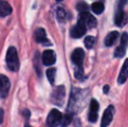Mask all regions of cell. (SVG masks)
Returning <instances> with one entry per match:
<instances>
[{
  "label": "cell",
  "instance_id": "ffe728a7",
  "mask_svg": "<svg viewBox=\"0 0 128 127\" xmlns=\"http://www.w3.org/2000/svg\"><path fill=\"white\" fill-rule=\"evenodd\" d=\"M95 44V37L92 36H88L84 39V45L87 49H92Z\"/></svg>",
  "mask_w": 128,
  "mask_h": 127
},
{
  "label": "cell",
  "instance_id": "603a6c76",
  "mask_svg": "<svg viewBox=\"0 0 128 127\" xmlns=\"http://www.w3.org/2000/svg\"><path fill=\"white\" fill-rule=\"evenodd\" d=\"M4 121V111L2 108H0V124H2Z\"/></svg>",
  "mask_w": 128,
  "mask_h": 127
},
{
  "label": "cell",
  "instance_id": "9c48e42d",
  "mask_svg": "<svg viewBox=\"0 0 128 127\" xmlns=\"http://www.w3.org/2000/svg\"><path fill=\"white\" fill-rule=\"evenodd\" d=\"M98 103L96 99H92L90 104V111L88 114V119L91 123H95L98 120Z\"/></svg>",
  "mask_w": 128,
  "mask_h": 127
},
{
  "label": "cell",
  "instance_id": "2e32d148",
  "mask_svg": "<svg viewBox=\"0 0 128 127\" xmlns=\"http://www.w3.org/2000/svg\"><path fill=\"white\" fill-rule=\"evenodd\" d=\"M118 37V31H112L106 36L104 39V44L106 46H112L115 43V41Z\"/></svg>",
  "mask_w": 128,
  "mask_h": 127
},
{
  "label": "cell",
  "instance_id": "cb8c5ba5",
  "mask_svg": "<svg viewBox=\"0 0 128 127\" xmlns=\"http://www.w3.org/2000/svg\"><path fill=\"white\" fill-rule=\"evenodd\" d=\"M109 92V85H104V93H108Z\"/></svg>",
  "mask_w": 128,
  "mask_h": 127
},
{
  "label": "cell",
  "instance_id": "7c38bea8",
  "mask_svg": "<svg viewBox=\"0 0 128 127\" xmlns=\"http://www.w3.org/2000/svg\"><path fill=\"white\" fill-rule=\"evenodd\" d=\"M86 29L87 28L84 25L81 23L78 22L77 24H75L71 30V36L74 38H78V37H81L86 34Z\"/></svg>",
  "mask_w": 128,
  "mask_h": 127
},
{
  "label": "cell",
  "instance_id": "30bf717a",
  "mask_svg": "<svg viewBox=\"0 0 128 127\" xmlns=\"http://www.w3.org/2000/svg\"><path fill=\"white\" fill-rule=\"evenodd\" d=\"M113 115H114V107L112 105H109L104 114H103L102 120H101V127H107L110 123L112 120Z\"/></svg>",
  "mask_w": 128,
  "mask_h": 127
},
{
  "label": "cell",
  "instance_id": "277c9868",
  "mask_svg": "<svg viewBox=\"0 0 128 127\" xmlns=\"http://www.w3.org/2000/svg\"><path fill=\"white\" fill-rule=\"evenodd\" d=\"M78 22L84 24L86 28H94L97 25L96 18L88 12L80 13L78 17Z\"/></svg>",
  "mask_w": 128,
  "mask_h": 127
},
{
  "label": "cell",
  "instance_id": "484cf974",
  "mask_svg": "<svg viewBox=\"0 0 128 127\" xmlns=\"http://www.w3.org/2000/svg\"><path fill=\"white\" fill-rule=\"evenodd\" d=\"M57 2H61V1H63V0H56Z\"/></svg>",
  "mask_w": 128,
  "mask_h": 127
},
{
  "label": "cell",
  "instance_id": "d4e9b609",
  "mask_svg": "<svg viewBox=\"0 0 128 127\" xmlns=\"http://www.w3.org/2000/svg\"><path fill=\"white\" fill-rule=\"evenodd\" d=\"M24 127H32V126H29V125H26V126H24Z\"/></svg>",
  "mask_w": 128,
  "mask_h": 127
},
{
  "label": "cell",
  "instance_id": "3957f363",
  "mask_svg": "<svg viewBox=\"0 0 128 127\" xmlns=\"http://www.w3.org/2000/svg\"><path fill=\"white\" fill-rule=\"evenodd\" d=\"M62 114L57 109H53L50 112L47 119H46V125L48 127H57L62 122Z\"/></svg>",
  "mask_w": 128,
  "mask_h": 127
},
{
  "label": "cell",
  "instance_id": "9a60e30c",
  "mask_svg": "<svg viewBox=\"0 0 128 127\" xmlns=\"http://www.w3.org/2000/svg\"><path fill=\"white\" fill-rule=\"evenodd\" d=\"M127 78H128V58L126 59V61L124 62L121 71H120V76H118V83L124 84L126 81Z\"/></svg>",
  "mask_w": 128,
  "mask_h": 127
},
{
  "label": "cell",
  "instance_id": "5b68a950",
  "mask_svg": "<svg viewBox=\"0 0 128 127\" xmlns=\"http://www.w3.org/2000/svg\"><path fill=\"white\" fill-rule=\"evenodd\" d=\"M66 96V89L64 86H58L52 94V101L55 105H62Z\"/></svg>",
  "mask_w": 128,
  "mask_h": 127
},
{
  "label": "cell",
  "instance_id": "d6986e66",
  "mask_svg": "<svg viewBox=\"0 0 128 127\" xmlns=\"http://www.w3.org/2000/svg\"><path fill=\"white\" fill-rule=\"evenodd\" d=\"M46 76H47V78L50 83H51L52 85H53L54 81H55V76H56L55 68H50V69H48L47 71H46Z\"/></svg>",
  "mask_w": 128,
  "mask_h": 127
},
{
  "label": "cell",
  "instance_id": "8992f818",
  "mask_svg": "<svg viewBox=\"0 0 128 127\" xmlns=\"http://www.w3.org/2000/svg\"><path fill=\"white\" fill-rule=\"evenodd\" d=\"M84 58V51L81 48H77L72 54V61L76 68H83V61Z\"/></svg>",
  "mask_w": 128,
  "mask_h": 127
},
{
  "label": "cell",
  "instance_id": "e0dca14e",
  "mask_svg": "<svg viewBox=\"0 0 128 127\" xmlns=\"http://www.w3.org/2000/svg\"><path fill=\"white\" fill-rule=\"evenodd\" d=\"M92 10L94 13L96 14H101L104 10V6L100 2H96L92 4Z\"/></svg>",
  "mask_w": 128,
  "mask_h": 127
},
{
  "label": "cell",
  "instance_id": "52a82bcc",
  "mask_svg": "<svg viewBox=\"0 0 128 127\" xmlns=\"http://www.w3.org/2000/svg\"><path fill=\"white\" fill-rule=\"evenodd\" d=\"M10 83L9 78L4 75L0 74V98H6L9 93Z\"/></svg>",
  "mask_w": 128,
  "mask_h": 127
},
{
  "label": "cell",
  "instance_id": "4fadbf2b",
  "mask_svg": "<svg viewBox=\"0 0 128 127\" xmlns=\"http://www.w3.org/2000/svg\"><path fill=\"white\" fill-rule=\"evenodd\" d=\"M35 39L38 43H40V44H49L48 42V39L46 37V31L43 28H38V29L35 32Z\"/></svg>",
  "mask_w": 128,
  "mask_h": 127
},
{
  "label": "cell",
  "instance_id": "44dd1931",
  "mask_svg": "<svg viewBox=\"0 0 128 127\" xmlns=\"http://www.w3.org/2000/svg\"><path fill=\"white\" fill-rule=\"evenodd\" d=\"M88 9H89V7H88L87 3H84V2L80 1L77 3V10H78L80 13H83V12H87Z\"/></svg>",
  "mask_w": 128,
  "mask_h": 127
},
{
  "label": "cell",
  "instance_id": "5bb4252c",
  "mask_svg": "<svg viewBox=\"0 0 128 127\" xmlns=\"http://www.w3.org/2000/svg\"><path fill=\"white\" fill-rule=\"evenodd\" d=\"M12 11V8L6 1L0 0V17H4L9 16Z\"/></svg>",
  "mask_w": 128,
  "mask_h": 127
},
{
  "label": "cell",
  "instance_id": "8fae6325",
  "mask_svg": "<svg viewBox=\"0 0 128 127\" xmlns=\"http://www.w3.org/2000/svg\"><path fill=\"white\" fill-rule=\"evenodd\" d=\"M42 61L44 65H52L56 62V54L52 50H46L42 55Z\"/></svg>",
  "mask_w": 128,
  "mask_h": 127
},
{
  "label": "cell",
  "instance_id": "7402d4cb",
  "mask_svg": "<svg viewBox=\"0 0 128 127\" xmlns=\"http://www.w3.org/2000/svg\"><path fill=\"white\" fill-rule=\"evenodd\" d=\"M66 10H64L63 8H58L57 10V18L58 19V21L60 22H63V21L66 19Z\"/></svg>",
  "mask_w": 128,
  "mask_h": 127
},
{
  "label": "cell",
  "instance_id": "ac0fdd59",
  "mask_svg": "<svg viewBox=\"0 0 128 127\" xmlns=\"http://www.w3.org/2000/svg\"><path fill=\"white\" fill-rule=\"evenodd\" d=\"M72 118H73L72 113L66 114L64 117L63 118L62 122H61V124H60L61 127H67L72 123Z\"/></svg>",
  "mask_w": 128,
  "mask_h": 127
},
{
  "label": "cell",
  "instance_id": "ba28073f",
  "mask_svg": "<svg viewBox=\"0 0 128 127\" xmlns=\"http://www.w3.org/2000/svg\"><path fill=\"white\" fill-rule=\"evenodd\" d=\"M128 43V35L127 33H123L121 37V41H120V45L117 47L115 50L114 55L116 58H122L126 54V49Z\"/></svg>",
  "mask_w": 128,
  "mask_h": 127
},
{
  "label": "cell",
  "instance_id": "7a4b0ae2",
  "mask_svg": "<svg viewBox=\"0 0 128 127\" xmlns=\"http://www.w3.org/2000/svg\"><path fill=\"white\" fill-rule=\"evenodd\" d=\"M6 64L12 71H17L19 69V60L18 57L17 50L14 47H10L6 54Z\"/></svg>",
  "mask_w": 128,
  "mask_h": 127
},
{
  "label": "cell",
  "instance_id": "6da1fadb",
  "mask_svg": "<svg viewBox=\"0 0 128 127\" xmlns=\"http://www.w3.org/2000/svg\"><path fill=\"white\" fill-rule=\"evenodd\" d=\"M127 0H118L116 10H115V24L118 26H123L127 22V15L124 11V7L126 4Z\"/></svg>",
  "mask_w": 128,
  "mask_h": 127
}]
</instances>
